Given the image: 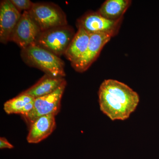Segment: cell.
<instances>
[{"label": "cell", "instance_id": "16", "mask_svg": "<svg viewBox=\"0 0 159 159\" xmlns=\"http://www.w3.org/2000/svg\"><path fill=\"white\" fill-rule=\"evenodd\" d=\"M13 148V145L10 144L6 138L3 137H1L0 138V148L1 149H4V148L11 149Z\"/></svg>", "mask_w": 159, "mask_h": 159}, {"label": "cell", "instance_id": "5", "mask_svg": "<svg viewBox=\"0 0 159 159\" xmlns=\"http://www.w3.org/2000/svg\"><path fill=\"white\" fill-rule=\"evenodd\" d=\"M66 85V80L51 93L34 99L32 110L23 118L29 125L39 117L48 115L56 116L60 109L61 101Z\"/></svg>", "mask_w": 159, "mask_h": 159}, {"label": "cell", "instance_id": "12", "mask_svg": "<svg viewBox=\"0 0 159 159\" xmlns=\"http://www.w3.org/2000/svg\"><path fill=\"white\" fill-rule=\"evenodd\" d=\"M91 34L82 28H78L70 45L64 54V56L71 63L78 60L85 53L89 43Z\"/></svg>", "mask_w": 159, "mask_h": 159}, {"label": "cell", "instance_id": "4", "mask_svg": "<svg viewBox=\"0 0 159 159\" xmlns=\"http://www.w3.org/2000/svg\"><path fill=\"white\" fill-rule=\"evenodd\" d=\"M29 12L41 31L68 25L65 13L54 3H34Z\"/></svg>", "mask_w": 159, "mask_h": 159}, {"label": "cell", "instance_id": "13", "mask_svg": "<svg viewBox=\"0 0 159 159\" xmlns=\"http://www.w3.org/2000/svg\"><path fill=\"white\" fill-rule=\"evenodd\" d=\"M34 99L21 93L17 97L6 101L4 110L8 114H20L22 116L30 112L34 107Z\"/></svg>", "mask_w": 159, "mask_h": 159}, {"label": "cell", "instance_id": "9", "mask_svg": "<svg viewBox=\"0 0 159 159\" xmlns=\"http://www.w3.org/2000/svg\"><path fill=\"white\" fill-rule=\"evenodd\" d=\"M22 13L10 0L0 3V42L6 44L10 41L11 34L20 18Z\"/></svg>", "mask_w": 159, "mask_h": 159}, {"label": "cell", "instance_id": "8", "mask_svg": "<svg viewBox=\"0 0 159 159\" xmlns=\"http://www.w3.org/2000/svg\"><path fill=\"white\" fill-rule=\"evenodd\" d=\"M111 38L109 34L102 33L91 34L85 53L78 60L71 64L74 70L79 73L86 71L97 59L103 47Z\"/></svg>", "mask_w": 159, "mask_h": 159}, {"label": "cell", "instance_id": "1", "mask_svg": "<svg viewBox=\"0 0 159 159\" xmlns=\"http://www.w3.org/2000/svg\"><path fill=\"white\" fill-rule=\"evenodd\" d=\"M98 96L100 110L112 121L128 119L139 102L136 92L115 80H104L100 86Z\"/></svg>", "mask_w": 159, "mask_h": 159}, {"label": "cell", "instance_id": "6", "mask_svg": "<svg viewBox=\"0 0 159 159\" xmlns=\"http://www.w3.org/2000/svg\"><path fill=\"white\" fill-rule=\"evenodd\" d=\"M122 19L109 20L98 11L89 12L77 20V28H82L91 34L102 33L113 37L118 33Z\"/></svg>", "mask_w": 159, "mask_h": 159}, {"label": "cell", "instance_id": "3", "mask_svg": "<svg viewBox=\"0 0 159 159\" xmlns=\"http://www.w3.org/2000/svg\"><path fill=\"white\" fill-rule=\"evenodd\" d=\"M75 34L69 25L59 26L41 31L34 44L60 57L64 55Z\"/></svg>", "mask_w": 159, "mask_h": 159}, {"label": "cell", "instance_id": "2", "mask_svg": "<svg viewBox=\"0 0 159 159\" xmlns=\"http://www.w3.org/2000/svg\"><path fill=\"white\" fill-rule=\"evenodd\" d=\"M20 56L27 65L39 69L47 75L54 77L66 76L63 61L39 46L33 44L21 49Z\"/></svg>", "mask_w": 159, "mask_h": 159}, {"label": "cell", "instance_id": "11", "mask_svg": "<svg viewBox=\"0 0 159 159\" xmlns=\"http://www.w3.org/2000/svg\"><path fill=\"white\" fill-rule=\"evenodd\" d=\"M65 81L64 77H54L45 74L35 84L22 93L36 99L53 93Z\"/></svg>", "mask_w": 159, "mask_h": 159}, {"label": "cell", "instance_id": "7", "mask_svg": "<svg viewBox=\"0 0 159 159\" xmlns=\"http://www.w3.org/2000/svg\"><path fill=\"white\" fill-rule=\"evenodd\" d=\"M41 32L29 11H23L11 34L10 41L16 43L21 49L25 48L34 44Z\"/></svg>", "mask_w": 159, "mask_h": 159}, {"label": "cell", "instance_id": "14", "mask_svg": "<svg viewBox=\"0 0 159 159\" xmlns=\"http://www.w3.org/2000/svg\"><path fill=\"white\" fill-rule=\"evenodd\" d=\"M131 3L129 0H107L102 4L98 12L107 19L116 20L122 18Z\"/></svg>", "mask_w": 159, "mask_h": 159}, {"label": "cell", "instance_id": "10", "mask_svg": "<svg viewBox=\"0 0 159 159\" xmlns=\"http://www.w3.org/2000/svg\"><path fill=\"white\" fill-rule=\"evenodd\" d=\"M55 116L48 115L38 118L30 125L27 140L36 144L49 137L56 127Z\"/></svg>", "mask_w": 159, "mask_h": 159}, {"label": "cell", "instance_id": "15", "mask_svg": "<svg viewBox=\"0 0 159 159\" xmlns=\"http://www.w3.org/2000/svg\"><path fill=\"white\" fill-rule=\"evenodd\" d=\"M19 11H29L34 3L30 0H10Z\"/></svg>", "mask_w": 159, "mask_h": 159}]
</instances>
